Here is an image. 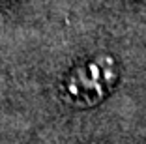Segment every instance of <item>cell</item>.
<instances>
[{
  "label": "cell",
  "instance_id": "7a4b0ae2",
  "mask_svg": "<svg viewBox=\"0 0 146 144\" xmlns=\"http://www.w3.org/2000/svg\"><path fill=\"white\" fill-rule=\"evenodd\" d=\"M9 2H11V0H0V9H2V8H6V6H8Z\"/></svg>",
  "mask_w": 146,
  "mask_h": 144
},
{
  "label": "cell",
  "instance_id": "6da1fadb",
  "mask_svg": "<svg viewBox=\"0 0 146 144\" xmlns=\"http://www.w3.org/2000/svg\"><path fill=\"white\" fill-rule=\"evenodd\" d=\"M118 79V64L112 56H94L68 73L62 82V98L75 107H94L114 90Z\"/></svg>",
  "mask_w": 146,
  "mask_h": 144
}]
</instances>
